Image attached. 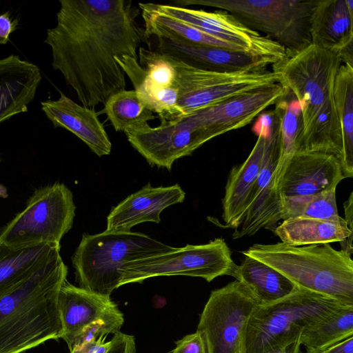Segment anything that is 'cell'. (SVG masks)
Returning <instances> with one entry per match:
<instances>
[{"label":"cell","instance_id":"obj_1","mask_svg":"<svg viewBox=\"0 0 353 353\" xmlns=\"http://www.w3.org/2000/svg\"><path fill=\"white\" fill-rule=\"evenodd\" d=\"M57 24L44 42L52 65L75 91L84 107L94 110L112 94L125 90V74L116 57L138 59L144 29L140 10L125 0H60Z\"/></svg>","mask_w":353,"mask_h":353},{"label":"cell","instance_id":"obj_2","mask_svg":"<svg viewBox=\"0 0 353 353\" xmlns=\"http://www.w3.org/2000/svg\"><path fill=\"white\" fill-rule=\"evenodd\" d=\"M342 64L339 51L312 43L273 64L279 83L299 102L302 118L296 150L321 152L343 161L344 141L334 86Z\"/></svg>","mask_w":353,"mask_h":353},{"label":"cell","instance_id":"obj_3","mask_svg":"<svg viewBox=\"0 0 353 353\" xmlns=\"http://www.w3.org/2000/svg\"><path fill=\"white\" fill-rule=\"evenodd\" d=\"M67 274L59 254L0 298V353H22L62 338L58 297Z\"/></svg>","mask_w":353,"mask_h":353},{"label":"cell","instance_id":"obj_4","mask_svg":"<svg viewBox=\"0 0 353 353\" xmlns=\"http://www.w3.org/2000/svg\"><path fill=\"white\" fill-rule=\"evenodd\" d=\"M285 276L298 287L353 305V260L330 243L292 246L256 243L243 251Z\"/></svg>","mask_w":353,"mask_h":353},{"label":"cell","instance_id":"obj_5","mask_svg":"<svg viewBox=\"0 0 353 353\" xmlns=\"http://www.w3.org/2000/svg\"><path fill=\"white\" fill-rule=\"evenodd\" d=\"M174 248L131 231L83 234L72 257L76 281L80 288L110 296L120 287L128 265Z\"/></svg>","mask_w":353,"mask_h":353},{"label":"cell","instance_id":"obj_6","mask_svg":"<svg viewBox=\"0 0 353 353\" xmlns=\"http://www.w3.org/2000/svg\"><path fill=\"white\" fill-rule=\"evenodd\" d=\"M344 305L300 287L276 302L259 305L247 323L246 353H268L283 347Z\"/></svg>","mask_w":353,"mask_h":353},{"label":"cell","instance_id":"obj_7","mask_svg":"<svg viewBox=\"0 0 353 353\" xmlns=\"http://www.w3.org/2000/svg\"><path fill=\"white\" fill-rule=\"evenodd\" d=\"M316 1L176 0V6L214 7L282 46L290 55L311 44L310 19Z\"/></svg>","mask_w":353,"mask_h":353},{"label":"cell","instance_id":"obj_8","mask_svg":"<svg viewBox=\"0 0 353 353\" xmlns=\"http://www.w3.org/2000/svg\"><path fill=\"white\" fill-rule=\"evenodd\" d=\"M76 206L72 192L55 183L37 190L26 208L0 230V241L12 247L60 244L72 228Z\"/></svg>","mask_w":353,"mask_h":353},{"label":"cell","instance_id":"obj_9","mask_svg":"<svg viewBox=\"0 0 353 353\" xmlns=\"http://www.w3.org/2000/svg\"><path fill=\"white\" fill-rule=\"evenodd\" d=\"M165 55L174 69L178 107L182 117L228 99L279 83V74L272 70L217 72L194 67Z\"/></svg>","mask_w":353,"mask_h":353},{"label":"cell","instance_id":"obj_10","mask_svg":"<svg viewBox=\"0 0 353 353\" xmlns=\"http://www.w3.org/2000/svg\"><path fill=\"white\" fill-rule=\"evenodd\" d=\"M236 265L225 240L216 238L205 244L175 248L133 261L125 268L120 287L154 276L172 275L201 277L210 282L220 276H232Z\"/></svg>","mask_w":353,"mask_h":353},{"label":"cell","instance_id":"obj_11","mask_svg":"<svg viewBox=\"0 0 353 353\" xmlns=\"http://www.w3.org/2000/svg\"><path fill=\"white\" fill-rule=\"evenodd\" d=\"M259 305L248 288L237 280L212 290L197 326L205 335L210 353H246L247 323Z\"/></svg>","mask_w":353,"mask_h":353},{"label":"cell","instance_id":"obj_12","mask_svg":"<svg viewBox=\"0 0 353 353\" xmlns=\"http://www.w3.org/2000/svg\"><path fill=\"white\" fill-rule=\"evenodd\" d=\"M149 4L154 10L230 43L241 52L270 58L276 63L286 57L282 46L250 28L226 11L208 12L176 5Z\"/></svg>","mask_w":353,"mask_h":353},{"label":"cell","instance_id":"obj_13","mask_svg":"<svg viewBox=\"0 0 353 353\" xmlns=\"http://www.w3.org/2000/svg\"><path fill=\"white\" fill-rule=\"evenodd\" d=\"M279 83L242 94L197 110L179 120L194 130L203 145L230 131L245 127L284 94Z\"/></svg>","mask_w":353,"mask_h":353},{"label":"cell","instance_id":"obj_14","mask_svg":"<svg viewBox=\"0 0 353 353\" xmlns=\"http://www.w3.org/2000/svg\"><path fill=\"white\" fill-rule=\"evenodd\" d=\"M278 158L279 127L273 115L272 126L265 135L261 170L248 196L244 216L232 234L233 239L252 236L261 229L274 232L281 220V198L275 182Z\"/></svg>","mask_w":353,"mask_h":353},{"label":"cell","instance_id":"obj_15","mask_svg":"<svg viewBox=\"0 0 353 353\" xmlns=\"http://www.w3.org/2000/svg\"><path fill=\"white\" fill-rule=\"evenodd\" d=\"M345 179L333 154L295 151L285 162L276 180L280 198L305 196L332 188Z\"/></svg>","mask_w":353,"mask_h":353},{"label":"cell","instance_id":"obj_16","mask_svg":"<svg viewBox=\"0 0 353 353\" xmlns=\"http://www.w3.org/2000/svg\"><path fill=\"white\" fill-rule=\"evenodd\" d=\"M124 133L131 145L150 165L168 170L176 160L191 155L202 145L196 133L179 119L154 128L145 123Z\"/></svg>","mask_w":353,"mask_h":353},{"label":"cell","instance_id":"obj_17","mask_svg":"<svg viewBox=\"0 0 353 353\" xmlns=\"http://www.w3.org/2000/svg\"><path fill=\"white\" fill-rule=\"evenodd\" d=\"M148 49L199 68L217 72H263L276 62L270 59L219 47L150 37Z\"/></svg>","mask_w":353,"mask_h":353},{"label":"cell","instance_id":"obj_18","mask_svg":"<svg viewBox=\"0 0 353 353\" xmlns=\"http://www.w3.org/2000/svg\"><path fill=\"white\" fill-rule=\"evenodd\" d=\"M58 305L63 328L61 339L70 350L86 327L95 321L123 314L110 296L77 287L67 280L61 287Z\"/></svg>","mask_w":353,"mask_h":353},{"label":"cell","instance_id":"obj_19","mask_svg":"<svg viewBox=\"0 0 353 353\" xmlns=\"http://www.w3.org/2000/svg\"><path fill=\"white\" fill-rule=\"evenodd\" d=\"M185 197V192L178 184L154 188L149 183L112 208L107 216L105 230L129 232L133 226L144 222L159 223L162 211L182 203Z\"/></svg>","mask_w":353,"mask_h":353},{"label":"cell","instance_id":"obj_20","mask_svg":"<svg viewBox=\"0 0 353 353\" xmlns=\"http://www.w3.org/2000/svg\"><path fill=\"white\" fill-rule=\"evenodd\" d=\"M41 105L54 128L68 130L99 157L110 154L111 141L94 110L79 105L63 93L57 100L48 99Z\"/></svg>","mask_w":353,"mask_h":353},{"label":"cell","instance_id":"obj_21","mask_svg":"<svg viewBox=\"0 0 353 353\" xmlns=\"http://www.w3.org/2000/svg\"><path fill=\"white\" fill-rule=\"evenodd\" d=\"M41 80L39 68L18 55L0 59V123L28 111Z\"/></svg>","mask_w":353,"mask_h":353},{"label":"cell","instance_id":"obj_22","mask_svg":"<svg viewBox=\"0 0 353 353\" xmlns=\"http://www.w3.org/2000/svg\"><path fill=\"white\" fill-rule=\"evenodd\" d=\"M311 43L341 51L353 44V1H316L310 19Z\"/></svg>","mask_w":353,"mask_h":353},{"label":"cell","instance_id":"obj_23","mask_svg":"<svg viewBox=\"0 0 353 353\" xmlns=\"http://www.w3.org/2000/svg\"><path fill=\"white\" fill-rule=\"evenodd\" d=\"M270 130L256 132L258 138L249 156L230 172L222 199L224 228L236 230L242 222L248 196L261 170L265 135Z\"/></svg>","mask_w":353,"mask_h":353},{"label":"cell","instance_id":"obj_24","mask_svg":"<svg viewBox=\"0 0 353 353\" xmlns=\"http://www.w3.org/2000/svg\"><path fill=\"white\" fill-rule=\"evenodd\" d=\"M281 243L303 246L339 242L341 250L352 254V234L345 219L291 217L283 219L273 232Z\"/></svg>","mask_w":353,"mask_h":353},{"label":"cell","instance_id":"obj_25","mask_svg":"<svg viewBox=\"0 0 353 353\" xmlns=\"http://www.w3.org/2000/svg\"><path fill=\"white\" fill-rule=\"evenodd\" d=\"M59 254L60 244L57 243L12 247L0 241V298Z\"/></svg>","mask_w":353,"mask_h":353},{"label":"cell","instance_id":"obj_26","mask_svg":"<svg viewBox=\"0 0 353 353\" xmlns=\"http://www.w3.org/2000/svg\"><path fill=\"white\" fill-rule=\"evenodd\" d=\"M232 276L246 285L262 305L288 296L298 287L279 271L248 255L236 265Z\"/></svg>","mask_w":353,"mask_h":353},{"label":"cell","instance_id":"obj_27","mask_svg":"<svg viewBox=\"0 0 353 353\" xmlns=\"http://www.w3.org/2000/svg\"><path fill=\"white\" fill-rule=\"evenodd\" d=\"M353 336V305H344L330 313L299 336L306 353H321Z\"/></svg>","mask_w":353,"mask_h":353},{"label":"cell","instance_id":"obj_28","mask_svg":"<svg viewBox=\"0 0 353 353\" xmlns=\"http://www.w3.org/2000/svg\"><path fill=\"white\" fill-rule=\"evenodd\" d=\"M336 109L341 125L344 154L341 167L345 179L353 176V66L342 63L334 86Z\"/></svg>","mask_w":353,"mask_h":353},{"label":"cell","instance_id":"obj_29","mask_svg":"<svg viewBox=\"0 0 353 353\" xmlns=\"http://www.w3.org/2000/svg\"><path fill=\"white\" fill-rule=\"evenodd\" d=\"M274 105L272 113L279 127V158L275 170L276 182L285 162L296 151L297 142L301 132L302 118L298 101L287 89Z\"/></svg>","mask_w":353,"mask_h":353},{"label":"cell","instance_id":"obj_30","mask_svg":"<svg viewBox=\"0 0 353 353\" xmlns=\"http://www.w3.org/2000/svg\"><path fill=\"white\" fill-rule=\"evenodd\" d=\"M103 112L117 132H124L155 119L134 90L125 89L110 95L104 103Z\"/></svg>","mask_w":353,"mask_h":353},{"label":"cell","instance_id":"obj_31","mask_svg":"<svg viewBox=\"0 0 353 353\" xmlns=\"http://www.w3.org/2000/svg\"><path fill=\"white\" fill-rule=\"evenodd\" d=\"M336 188L319 193L281 198V220L291 217L339 219Z\"/></svg>","mask_w":353,"mask_h":353},{"label":"cell","instance_id":"obj_32","mask_svg":"<svg viewBox=\"0 0 353 353\" xmlns=\"http://www.w3.org/2000/svg\"><path fill=\"white\" fill-rule=\"evenodd\" d=\"M138 57L140 65L155 86L164 88L175 85L174 69L167 55L141 46L138 50Z\"/></svg>","mask_w":353,"mask_h":353},{"label":"cell","instance_id":"obj_33","mask_svg":"<svg viewBox=\"0 0 353 353\" xmlns=\"http://www.w3.org/2000/svg\"><path fill=\"white\" fill-rule=\"evenodd\" d=\"M175 344L176 347L170 353H210L205 335L198 330L185 335Z\"/></svg>","mask_w":353,"mask_h":353},{"label":"cell","instance_id":"obj_34","mask_svg":"<svg viewBox=\"0 0 353 353\" xmlns=\"http://www.w3.org/2000/svg\"><path fill=\"white\" fill-rule=\"evenodd\" d=\"M112 344L106 353H136L135 338L120 331L114 334Z\"/></svg>","mask_w":353,"mask_h":353},{"label":"cell","instance_id":"obj_35","mask_svg":"<svg viewBox=\"0 0 353 353\" xmlns=\"http://www.w3.org/2000/svg\"><path fill=\"white\" fill-rule=\"evenodd\" d=\"M106 336H101L73 348L70 353H106L110 348L112 341H105Z\"/></svg>","mask_w":353,"mask_h":353},{"label":"cell","instance_id":"obj_36","mask_svg":"<svg viewBox=\"0 0 353 353\" xmlns=\"http://www.w3.org/2000/svg\"><path fill=\"white\" fill-rule=\"evenodd\" d=\"M18 19H12L9 12L0 14V44H6L10 34L17 28Z\"/></svg>","mask_w":353,"mask_h":353},{"label":"cell","instance_id":"obj_37","mask_svg":"<svg viewBox=\"0 0 353 353\" xmlns=\"http://www.w3.org/2000/svg\"><path fill=\"white\" fill-rule=\"evenodd\" d=\"M321 353H353V336L330 346Z\"/></svg>","mask_w":353,"mask_h":353},{"label":"cell","instance_id":"obj_38","mask_svg":"<svg viewBox=\"0 0 353 353\" xmlns=\"http://www.w3.org/2000/svg\"><path fill=\"white\" fill-rule=\"evenodd\" d=\"M353 193H350L347 200L343 203L345 218L348 228L353 232Z\"/></svg>","mask_w":353,"mask_h":353},{"label":"cell","instance_id":"obj_39","mask_svg":"<svg viewBox=\"0 0 353 353\" xmlns=\"http://www.w3.org/2000/svg\"><path fill=\"white\" fill-rule=\"evenodd\" d=\"M301 343L299 337L285 345L272 350L268 353H299Z\"/></svg>","mask_w":353,"mask_h":353},{"label":"cell","instance_id":"obj_40","mask_svg":"<svg viewBox=\"0 0 353 353\" xmlns=\"http://www.w3.org/2000/svg\"><path fill=\"white\" fill-rule=\"evenodd\" d=\"M299 353H303V352H301L300 351V352H299Z\"/></svg>","mask_w":353,"mask_h":353}]
</instances>
